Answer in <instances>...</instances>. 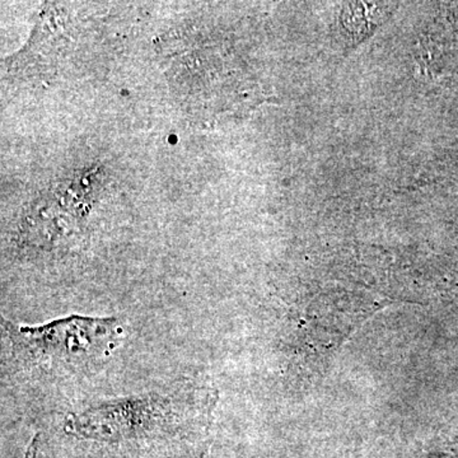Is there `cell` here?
<instances>
[{"mask_svg": "<svg viewBox=\"0 0 458 458\" xmlns=\"http://www.w3.org/2000/svg\"><path fill=\"white\" fill-rule=\"evenodd\" d=\"M2 325L12 358L21 369L54 375L87 369L107 357L122 335L116 318L71 315L36 327L8 319Z\"/></svg>", "mask_w": 458, "mask_h": 458, "instance_id": "2", "label": "cell"}, {"mask_svg": "<svg viewBox=\"0 0 458 458\" xmlns=\"http://www.w3.org/2000/svg\"><path fill=\"white\" fill-rule=\"evenodd\" d=\"M216 405V391L189 381L90 403L51 418L26 458H203Z\"/></svg>", "mask_w": 458, "mask_h": 458, "instance_id": "1", "label": "cell"}]
</instances>
